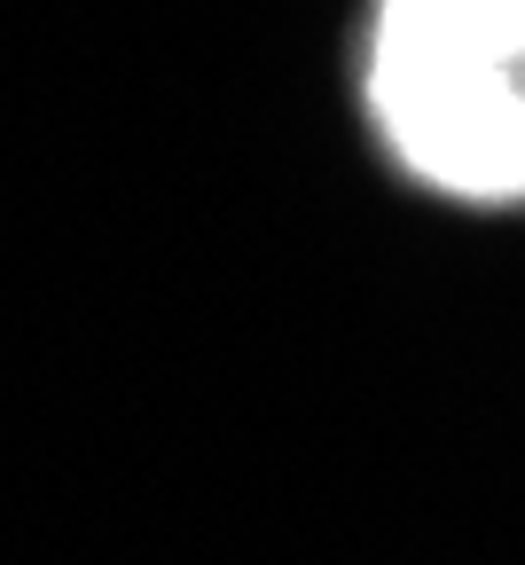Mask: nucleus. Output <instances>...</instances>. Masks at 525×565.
Wrapping results in <instances>:
<instances>
[{"instance_id": "1", "label": "nucleus", "mask_w": 525, "mask_h": 565, "mask_svg": "<svg viewBox=\"0 0 525 565\" xmlns=\"http://www.w3.org/2000/svg\"><path fill=\"white\" fill-rule=\"evenodd\" d=\"M368 118L408 181L525 204V0H377Z\"/></svg>"}]
</instances>
